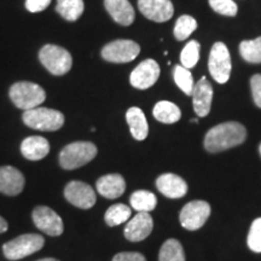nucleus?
I'll use <instances>...</instances> for the list:
<instances>
[{
	"label": "nucleus",
	"instance_id": "1",
	"mask_svg": "<svg viewBox=\"0 0 261 261\" xmlns=\"http://www.w3.org/2000/svg\"><path fill=\"white\" fill-rule=\"evenodd\" d=\"M247 138V130L238 122H224L208 130L204 148L210 152H220L242 144Z\"/></svg>",
	"mask_w": 261,
	"mask_h": 261
},
{
	"label": "nucleus",
	"instance_id": "2",
	"mask_svg": "<svg viewBox=\"0 0 261 261\" xmlns=\"http://www.w3.org/2000/svg\"><path fill=\"white\" fill-rule=\"evenodd\" d=\"M9 96L11 102L19 109L31 110L38 108L46 99V92L38 84L19 81L10 87Z\"/></svg>",
	"mask_w": 261,
	"mask_h": 261
},
{
	"label": "nucleus",
	"instance_id": "3",
	"mask_svg": "<svg viewBox=\"0 0 261 261\" xmlns=\"http://www.w3.org/2000/svg\"><path fill=\"white\" fill-rule=\"evenodd\" d=\"M97 146L91 142H74L64 146L60 154V165L63 169L71 171L83 167L97 156Z\"/></svg>",
	"mask_w": 261,
	"mask_h": 261
},
{
	"label": "nucleus",
	"instance_id": "4",
	"mask_svg": "<svg viewBox=\"0 0 261 261\" xmlns=\"http://www.w3.org/2000/svg\"><path fill=\"white\" fill-rule=\"evenodd\" d=\"M22 120L25 126L44 132H55L64 125V115L61 112L40 107L25 110L22 115Z\"/></svg>",
	"mask_w": 261,
	"mask_h": 261
},
{
	"label": "nucleus",
	"instance_id": "5",
	"mask_svg": "<svg viewBox=\"0 0 261 261\" xmlns=\"http://www.w3.org/2000/svg\"><path fill=\"white\" fill-rule=\"evenodd\" d=\"M39 61L55 76H62L71 69L73 58L69 51L57 45H45L39 51Z\"/></svg>",
	"mask_w": 261,
	"mask_h": 261
},
{
	"label": "nucleus",
	"instance_id": "6",
	"mask_svg": "<svg viewBox=\"0 0 261 261\" xmlns=\"http://www.w3.org/2000/svg\"><path fill=\"white\" fill-rule=\"evenodd\" d=\"M44 244L45 240L41 234L25 233L6 242L3 246V252L6 259L12 261L21 260L40 250Z\"/></svg>",
	"mask_w": 261,
	"mask_h": 261
},
{
	"label": "nucleus",
	"instance_id": "7",
	"mask_svg": "<svg viewBox=\"0 0 261 261\" xmlns=\"http://www.w3.org/2000/svg\"><path fill=\"white\" fill-rule=\"evenodd\" d=\"M231 57L224 42H215L208 60V69L213 79L219 84L227 83L231 74Z\"/></svg>",
	"mask_w": 261,
	"mask_h": 261
},
{
	"label": "nucleus",
	"instance_id": "8",
	"mask_svg": "<svg viewBox=\"0 0 261 261\" xmlns=\"http://www.w3.org/2000/svg\"><path fill=\"white\" fill-rule=\"evenodd\" d=\"M140 52V46L133 40L120 39L107 44L102 50V57L112 63H128L135 61Z\"/></svg>",
	"mask_w": 261,
	"mask_h": 261
},
{
	"label": "nucleus",
	"instance_id": "9",
	"mask_svg": "<svg viewBox=\"0 0 261 261\" xmlns=\"http://www.w3.org/2000/svg\"><path fill=\"white\" fill-rule=\"evenodd\" d=\"M211 215V205L205 201H191L182 207L180 212V224L189 231L201 228Z\"/></svg>",
	"mask_w": 261,
	"mask_h": 261
},
{
	"label": "nucleus",
	"instance_id": "10",
	"mask_svg": "<svg viewBox=\"0 0 261 261\" xmlns=\"http://www.w3.org/2000/svg\"><path fill=\"white\" fill-rule=\"evenodd\" d=\"M34 225L39 230L45 232L48 236L57 237L63 233L64 226L63 220L56 212L52 211L50 207L46 205H38L34 208L32 214Z\"/></svg>",
	"mask_w": 261,
	"mask_h": 261
},
{
	"label": "nucleus",
	"instance_id": "11",
	"mask_svg": "<svg viewBox=\"0 0 261 261\" xmlns=\"http://www.w3.org/2000/svg\"><path fill=\"white\" fill-rule=\"evenodd\" d=\"M64 197L80 210H90L96 203V192L89 184L79 180H71L65 185Z\"/></svg>",
	"mask_w": 261,
	"mask_h": 261
},
{
	"label": "nucleus",
	"instance_id": "12",
	"mask_svg": "<svg viewBox=\"0 0 261 261\" xmlns=\"http://www.w3.org/2000/svg\"><path fill=\"white\" fill-rule=\"evenodd\" d=\"M160 73H161V70H160L158 62L149 58V60L143 61L142 63L137 65L130 73V85L138 90L149 89L158 81Z\"/></svg>",
	"mask_w": 261,
	"mask_h": 261
},
{
	"label": "nucleus",
	"instance_id": "13",
	"mask_svg": "<svg viewBox=\"0 0 261 261\" xmlns=\"http://www.w3.org/2000/svg\"><path fill=\"white\" fill-rule=\"evenodd\" d=\"M138 9L146 18L154 22H166L174 14L171 0H138Z\"/></svg>",
	"mask_w": 261,
	"mask_h": 261
},
{
	"label": "nucleus",
	"instance_id": "14",
	"mask_svg": "<svg viewBox=\"0 0 261 261\" xmlns=\"http://www.w3.org/2000/svg\"><path fill=\"white\" fill-rule=\"evenodd\" d=\"M152 227H154V221L151 215L146 212H139L127 223L123 233L130 242H140L151 233Z\"/></svg>",
	"mask_w": 261,
	"mask_h": 261
},
{
	"label": "nucleus",
	"instance_id": "15",
	"mask_svg": "<svg viewBox=\"0 0 261 261\" xmlns=\"http://www.w3.org/2000/svg\"><path fill=\"white\" fill-rule=\"evenodd\" d=\"M192 106L196 115L198 117H205L211 112L212 100H213V87L205 76L195 85L192 91Z\"/></svg>",
	"mask_w": 261,
	"mask_h": 261
},
{
	"label": "nucleus",
	"instance_id": "16",
	"mask_svg": "<svg viewBox=\"0 0 261 261\" xmlns=\"http://www.w3.org/2000/svg\"><path fill=\"white\" fill-rule=\"evenodd\" d=\"M25 179L17 168L12 166L0 167V192L8 196H17L23 191Z\"/></svg>",
	"mask_w": 261,
	"mask_h": 261
},
{
	"label": "nucleus",
	"instance_id": "17",
	"mask_svg": "<svg viewBox=\"0 0 261 261\" xmlns=\"http://www.w3.org/2000/svg\"><path fill=\"white\" fill-rule=\"evenodd\" d=\"M156 188L168 198H180L188 192V184L184 179L173 173L160 175L156 180Z\"/></svg>",
	"mask_w": 261,
	"mask_h": 261
},
{
	"label": "nucleus",
	"instance_id": "18",
	"mask_svg": "<svg viewBox=\"0 0 261 261\" xmlns=\"http://www.w3.org/2000/svg\"><path fill=\"white\" fill-rule=\"evenodd\" d=\"M97 191L99 192L103 197L109 198V200H115V198L122 196L126 190V181L121 174H107L98 179L96 182Z\"/></svg>",
	"mask_w": 261,
	"mask_h": 261
},
{
	"label": "nucleus",
	"instance_id": "19",
	"mask_svg": "<svg viewBox=\"0 0 261 261\" xmlns=\"http://www.w3.org/2000/svg\"><path fill=\"white\" fill-rule=\"evenodd\" d=\"M104 6L116 23L127 27L135 21V9L128 0H104Z\"/></svg>",
	"mask_w": 261,
	"mask_h": 261
},
{
	"label": "nucleus",
	"instance_id": "20",
	"mask_svg": "<svg viewBox=\"0 0 261 261\" xmlns=\"http://www.w3.org/2000/svg\"><path fill=\"white\" fill-rule=\"evenodd\" d=\"M21 152L29 161H39L50 152V143L40 136L28 137L22 142Z\"/></svg>",
	"mask_w": 261,
	"mask_h": 261
},
{
	"label": "nucleus",
	"instance_id": "21",
	"mask_svg": "<svg viewBox=\"0 0 261 261\" xmlns=\"http://www.w3.org/2000/svg\"><path fill=\"white\" fill-rule=\"evenodd\" d=\"M126 120L129 126L130 135L136 140L146 139L149 133V126L146 117L142 109L137 107H132L127 110Z\"/></svg>",
	"mask_w": 261,
	"mask_h": 261
},
{
	"label": "nucleus",
	"instance_id": "22",
	"mask_svg": "<svg viewBox=\"0 0 261 261\" xmlns=\"http://www.w3.org/2000/svg\"><path fill=\"white\" fill-rule=\"evenodd\" d=\"M152 115L158 121L169 125V123L178 122L180 120L181 112L174 103L168 102V100H161L154 107Z\"/></svg>",
	"mask_w": 261,
	"mask_h": 261
},
{
	"label": "nucleus",
	"instance_id": "23",
	"mask_svg": "<svg viewBox=\"0 0 261 261\" xmlns=\"http://www.w3.org/2000/svg\"><path fill=\"white\" fill-rule=\"evenodd\" d=\"M84 0H57L56 11L67 21L74 22L84 14Z\"/></svg>",
	"mask_w": 261,
	"mask_h": 261
},
{
	"label": "nucleus",
	"instance_id": "24",
	"mask_svg": "<svg viewBox=\"0 0 261 261\" xmlns=\"http://www.w3.org/2000/svg\"><path fill=\"white\" fill-rule=\"evenodd\" d=\"M130 205L133 210L137 212H149L154 211L158 204V198H156L155 194L146 190H138L133 192L129 198Z\"/></svg>",
	"mask_w": 261,
	"mask_h": 261
},
{
	"label": "nucleus",
	"instance_id": "25",
	"mask_svg": "<svg viewBox=\"0 0 261 261\" xmlns=\"http://www.w3.org/2000/svg\"><path fill=\"white\" fill-rule=\"evenodd\" d=\"M159 261H185L184 249L180 242L173 238L166 241L160 249Z\"/></svg>",
	"mask_w": 261,
	"mask_h": 261
},
{
	"label": "nucleus",
	"instance_id": "26",
	"mask_svg": "<svg viewBox=\"0 0 261 261\" xmlns=\"http://www.w3.org/2000/svg\"><path fill=\"white\" fill-rule=\"evenodd\" d=\"M130 208L128 205L123 203H117L114 204L112 207L108 208L104 215V220L109 226H117V225H121L122 223H126L130 217Z\"/></svg>",
	"mask_w": 261,
	"mask_h": 261
},
{
	"label": "nucleus",
	"instance_id": "27",
	"mask_svg": "<svg viewBox=\"0 0 261 261\" xmlns=\"http://www.w3.org/2000/svg\"><path fill=\"white\" fill-rule=\"evenodd\" d=\"M240 54L249 63H261V37L254 40H244L240 44Z\"/></svg>",
	"mask_w": 261,
	"mask_h": 261
},
{
	"label": "nucleus",
	"instance_id": "28",
	"mask_svg": "<svg viewBox=\"0 0 261 261\" xmlns=\"http://www.w3.org/2000/svg\"><path fill=\"white\" fill-rule=\"evenodd\" d=\"M173 76H174V81L179 89L187 94V96H191L195 85L190 69L182 67V65H177L174 69V73H173Z\"/></svg>",
	"mask_w": 261,
	"mask_h": 261
},
{
	"label": "nucleus",
	"instance_id": "29",
	"mask_svg": "<svg viewBox=\"0 0 261 261\" xmlns=\"http://www.w3.org/2000/svg\"><path fill=\"white\" fill-rule=\"evenodd\" d=\"M196 28H197V22L194 17L189 15L180 16L174 25V37L179 41L185 40L196 31Z\"/></svg>",
	"mask_w": 261,
	"mask_h": 261
},
{
	"label": "nucleus",
	"instance_id": "30",
	"mask_svg": "<svg viewBox=\"0 0 261 261\" xmlns=\"http://www.w3.org/2000/svg\"><path fill=\"white\" fill-rule=\"evenodd\" d=\"M200 44L196 40L189 41L185 45L180 54V62L182 67L191 69L197 64L198 60H200Z\"/></svg>",
	"mask_w": 261,
	"mask_h": 261
},
{
	"label": "nucleus",
	"instance_id": "31",
	"mask_svg": "<svg viewBox=\"0 0 261 261\" xmlns=\"http://www.w3.org/2000/svg\"><path fill=\"white\" fill-rule=\"evenodd\" d=\"M248 247L254 253H261V218L253 221L247 240Z\"/></svg>",
	"mask_w": 261,
	"mask_h": 261
},
{
	"label": "nucleus",
	"instance_id": "32",
	"mask_svg": "<svg viewBox=\"0 0 261 261\" xmlns=\"http://www.w3.org/2000/svg\"><path fill=\"white\" fill-rule=\"evenodd\" d=\"M211 8L218 14L228 17H234L237 15V5L233 0H210Z\"/></svg>",
	"mask_w": 261,
	"mask_h": 261
},
{
	"label": "nucleus",
	"instance_id": "33",
	"mask_svg": "<svg viewBox=\"0 0 261 261\" xmlns=\"http://www.w3.org/2000/svg\"><path fill=\"white\" fill-rule=\"evenodd\" d=\"M250 87H252L253 99L257 108H261V74H255L250 79Z\"/></svg>",
	"mask_w": 261,
	"mask_h": 261
},
{
	"label": "nucleus",
	"instance_id": "34",
	"mask_svg": "<svg viewBox=\"0 0 261 261\" xmlns=\"http://www.w3.org/2000/svg\"><path fill=\"white\" fill-rule=\"evenodd\" d=\"M51 4V0H25V9L29 12H41Z\"/></svg>",
	"mask_w": 261,
	"mask_h": 261
},
{
	"label": "nucleus",
	"instance_id": "35",
	"mask_svg": "<svg viewBox=\"0 0 261 261\" xmlns=\"http://www.w3.org/2000/svg\"><path fill=\"white\" fill-rule=\"evenodd\" d=\"M113 261H146L143 254L137 252H123L116 254Z\"/></svg>",
	"mask_w": 261,
	"mask_h": 261
},
{
	"label": "nucleus",
	"instance_id": "36",
	"mask_svg": "<svg viewBox=\"0 0 261 261\" xmlns=\"http://www.w3.org/2000/svg\"><path fill=\"white\" fill-rule=\"evenodd\" d=\"M8 228H9L8 221H6L3 217H0V233H4Z\"/></svg>",
	"mask_w": 261,
	"mask_h": 261
},
{
	"label": "nucleus",
	"instance_id": "37",
	"mask_svg": "<svg viewBox=\"0 0 261 261\" xmlns=\"http://www.w3.org/2000/svg\"><path fill=\"white\" fill-rule=\"evenodd\" d=\"M38 261H60V260L54 259V257H46V259H40V260H38Z\"/></svg>",
	"mask_w": 261,
	"mask_h": 261
},
{
	"label": "nucleus",
	"instance_id": "38",
	"mask_svg": "<svg viewBox=\"0 0 261 261\" xmlns=\"http://www.w3.org/2000/svg\"><path fill=\"white\" fill-rule=\"evenodd\" d=\"M259 151H260V155H261V144H260V146H259Z\"/></svg>",
	"mask_w": 261,
	"mask_h": 261
}]
</instances>
